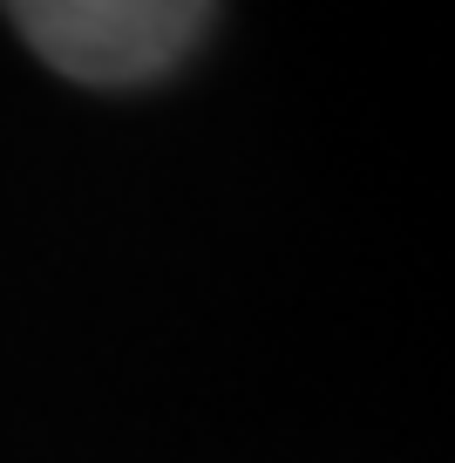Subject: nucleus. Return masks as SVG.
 Masks as SVG:
<instances>
[{"instance_id": "nucleus-1", "label": "nucleus", "mask_w": 455, "mask_h": 463, "mask_svg": "<svg viewBox=\"0 0 455 463\" xmlns=\"http://www.w3.org/2000/svg\"><path fill=\"white\" fill-rule=\"evenodd\" d=\"M218 7L204 0H28L14 28L48 69L88 89H136L190 55L211 34Z\"/></svg>"}]
</instances>
